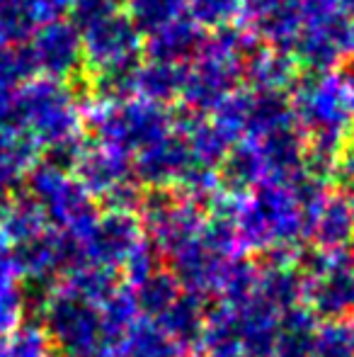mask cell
I'll return each instance as SVG.
<instances>
[{"label":"cell","mask_w":354,"mask_h":357,"mask_svg":"<svg viewBox=\"0 0 354 357\" xmlns=\"http://www.w3.org/2000/svg\"><path fill=\"white\" fill-rule=\"evenodd\" d=\"M13 124L37 144L66 149L76 132V107L71 95L51 78H29L15 90Z\"/></svg>","instance_id":"cell-1"},{"label":"cell","mask_w":354,"mask_h":357,"mask_svg":"<svg viewBox=\"0 0 354 357\" xmlns=\"http://www.w3.org/2000/svg\"><path fill=\"white\" fill-rule=\"evenodd\" d=\"M27 47L34 73H44L47 78H63L76 68L81 56V42L73 24L54 20L34 29Z\"/></svg>","instance_id":"cell-2"},{"label":"cell","mask_w":354,"mask_h":357,"mask_svg":"<svg viewBox=\"0 0 354 357\" xmlns=\"http://www.w3.org/2000/svg\"><path fill=\"white\" fill-rule=\"evenodd\" d=\"M39 144L13 122L0 124V188H13L34 168Z\"/></svg>","instance_id":"cell-3"},{"label":"cell","mask_w":354,"mask_h":357,"mask_svg":"<svg viewBox=\"0 0 354 357\" xmlns=\"http://www.w3.org/2000/svg\"><path fill=\"white\" fill-rule=\"evenodd\" d=\"M19 321V299L13 282L0 284V335H8L15 331Z\"/></svg>","instance_id":"cell-4"},{"label":"cell","mask_w":354,"mask_h":357,"mask_svg":"<svg viewBox=\"0 0 354 357\" xmlns=\"http://www.w3.org/2000/svg\"><path fill=\"white\" fill-rule=\"evenodd\" d=\"M10 195H8V190L5 188H0V221H3V216L8 214V209H10Z\"/></svg>","instance_id":"cell-5"},{"label":"cell","mask_w":354,"mask_h":357,"mask_svg":"<svg viewBox=\"0 0 354 357\" xmlns=\"http://www.w3.org/2000/svg\"><path fill=\"white\" fill-rule=\"evenodd\" d=\"M0 357H8V350H5L3 343H0Z\"/></svg>","instance_id":"cell-6"}]
</instances>
